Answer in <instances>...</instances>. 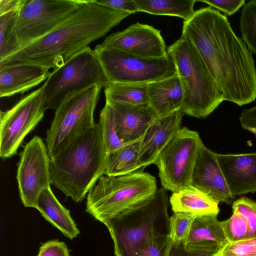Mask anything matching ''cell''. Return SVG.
<instances>
[{"mask_svg": "<svg viewBox=\"0 0 256 256\" xmlns=\"http://www.w3.org/2000/svg\"><path fill=\"white\" fill-rule=\"evenodd\" d=\"M182 35L196 50L222 92L239 106L256 99V68L252 52L234 32L227 18L210 6L184 21Z\"/></svg>", "mask_w": 256, "mask_h": 256, "instance_id": "cell-1", "label": "cell"}, {"mask_svg": "<svg viewBox=\"0 0 256 256\" xmlns=\"http://www.w3.org/2000/svg\"><path fill=\"white\" fill-rule=\"evenodd\" d=\"M130 14L86 0L52 32L0 60V67L32 64L54 69L106 34Z\"/></svg>", "mask_w": 256, "mask_h": 256, "instance_id": "cell-2", "label": "cell"}, {"mask_svg": "<svg viewBox=\"0 0 256 256\" xmlns=\"http://www.w3.org/2000/svg\"><path fill=\"white\" fill-rule=\"evenodd\" d=\"M106 158L100 127L96 124L50 160L52 184L74 202H81L105 174Z\"/></svg>", "mask_w": 256, "mask_h": 256, "instance_id": "cell-3", "label": "cell"}, {"mask_svg": "<svg viewBox=\"0 0 256 256\" xmlns=\"http://www.w3.org/2000/svg\"><path fill=\"white\" fill-rule=\"evenodd\" d=\"M184 90L180 110L183 114L204 118L224 100V94L204 62L184 36L167 48Z\"/></svg>", "mask_w": 256, "mask_h": 256, "instance_id": "cell-4", "label": "cell"}, {"mask_svg": "<svg viewBox=\"0 0 256 256\" xmlns=\"http://www.w3.org/2000/svg\"><path fill=\"white\" fill-rule=\"evenodd\" d=\"M168 200L166 190L161 188L104 224L113 240L116 256H135L139 248L154 233L169 234Z\"/></svg>", "mask_w": 256, "mask_h": 256, "instance_id": "cell-5", "label": "cell"}, {"mask_svg": "<svg viewBox=\"0 0 256 256\" xmlns=\"http://www.w3.org/2000/svg\"><path fill=\"white\" fill-rule=\"evenodd\" d=\"M157 190L155 178L142 170L118 176L103 175L87 194L86 212L105 224Z\"/></svg>", "mask_w": 256, "mask_h": 256, "instance_id": "cell-6", "label": "cell"}, {"mask_svg": "<svg viewBox=\"0 0 256 256\" xmlns=\"http://www.w3.org/2000/svg\"><path fill=\"white\" fill-rule=\"evenodd\" d=\"M110 84L96 56L90 46L54 69L42 86L46 110H56L65 98L96 85L106 88Z\"/></svg>", "mask_w": 256, "mask_h": 256, "instance_id": "cell-7", "label": "cell"}, {"mask_svg": "<svg viewBox=\"0 0 256 256\" xmlns=\"http://www.w3.org/2000/svg\"><path fill=\"white\" fill-rule=\"evenodd\" d=\"M102 88L94 85L68 96L56 110L46 133V147L51 160L84 131L96 124L94 114Z\"/></svg>", "mask_w": 256, "mask_h": 256, "instance_id": "cell-8", "label": "cell"}, {"mask_svg": "<svg viewBox=\"0 0 256 256\" xmlns=\"http://www.w3.org/2000/svg\"><path fill=\"white\" fill-rule=\"evenodd\" d=\"M94 51L110 83L148 84L178 74L169 56L149 58L114 48H95Z\"/></svg>", "mask_w": 256, "mask_h": 256, "instance_id": "cell-9", "label": "cell"}, {"mask_svg": "<svg viewBox=\"0 0 256 256\" xmlns=\"http://www.w3.org/2000/svg\"><path fill=\"white\" fill-rule=\"evenodd\" d=\"M202 142L198 132L181 128L159 154L155 164L162 187L172 192L191 184Z\"/></svg>", "mask_w": 256, "mask_h": 256, "instance_id": "cell-10", "label": "cell"}, {"mask_svg": "<svg viewBox=\"0 0 256 256\" xmlns=\"http://www.w3.org/2000/svg\"><path fill=\"white\" fill-rule=\"evenodd\" d=\"M86 1L25 0L17 20L18 36L22 48L50 33Z\"/></svg>", "mask_w": 256, "mask_h": 256, "instance_id": "cell-11", "label": "cell"}, {"mask_svg": "<svg viewBox=\"0 0 256 256\" xmlns=\"http://www.w3.org/2000/svg\"><path fill=\"white\" fill-rule=\"evenodd\" d=\"M46 110L42 88L22 98L12 108L0 114V156L14 155L25 136L42 120Z\"/></svg>", "mask_w": 256, "mask_h": 256, "instance_id": "cell-12", "label": "cell"}, {"mask_svg": "<svg viewBox=\"0 0 256 256\" xmlns=\"http://www.w3.org/2000/svg\"><path fill=\"white\" fill-rule=\"evenodd\" d=\"M50 160L46 146L38 136L26 144L21 152L16 179L20 196L24 206L38 209L41 192L52 184Z\"/></svg>", "mask_w": 256, "mask_h": 256, "instance_id": "cell-13", "label": "cell"}, {"mask_svg": "<svg viewBox=\"0 0 256 256\" xmlns=\"http://www.w3.org/2000/svg\"><path fill=\"white\" fill-rule=\"evenodd\" d=\"M96 48H114L149 58L168 56L160 31L151 26L136 22L126 29L112 33Z\"/></svg>", "mask_w": 256, "mask_h": 256, "instance_id": "cell-14", "label": "cell"}, {"mask_svg": "<svg viewBox=\"0 0 256 256\" xmlns=\"http://www.w3.org/2000/svg\"><path fill=\"white\" fill-rule=\"evenodd\" d=\"M191 184L217 202L230 204L234 196L232 194L219 165L217 154L203 144L200 146Z\"/></svg>", "mask_w": 256, "mask_h": 256, "instance_id": "cell-15", "label": "cell"}, {"mask_svg": "<svg viewBox=\"0 0 256 256\" xmlns=\"http://www.w3.org/2000/svg\"><path fill=\"white\" fill-rule=\"evenodd\" d=\"M217 158L232 196L256 192V153L217 154Z\"/></svg>", "mask_w": 256, "mask_h": 256, "instance_id": "cell-16", "label": "cell"}, {"mask_svg": "<svg viewBox=\"0 0 256 256\" xmlns=\"http://www.w3.org/2000/svg\"><path fill=\"white\" fill-rule=\"evenodd\" d=\"M183 114L180 110L156 118L146 130L141 140L138 156L140 169L155 164L164 148L180 128Z\"/></svg>", "mask_w": 256, "mask_h": 256, "instance_id": "cell-17", "label": "cell"}, {"mask_svg": "<svg viewBox=\"0 0 256 256\" xmlns=\"http://www.w3.org/2000/svg\"><path fill=\"white\" fill-rule=\"evenodd\" d=\"M106 102L112 107L116 134L124 144L142 140L149 126L158 118L149 106Z\"/></svg>", "mask_w": 256, "mask_h": 256, "instance_id": "cell-18", "label": "cell"}, {"mask_svg": "<svg viewBox=\"0 0 256 256\" xmlns=\"http://www.w3.org/2000/svg\"><path fill=\"white\" fill-rule=\"evenodd\" d=\"M50 68L32 64L0 67V97L23 94L46 80Z\"/></svg>", "mask_w": 256, "mask_h": 256, "instance_id": "cell-19", "label": "cell"}, {"mask_svg": "<svg viewBox=\"0 0 256 256\" xmlns=\"http://www.w3.org/2000/svg\"><path fill=\"white\" fill-rule=\"evenodd\" d=\"M218 214L196 217L184 248L190 252L215 254L227 242Z\"/></svg>", "mask_w": 256, "mask_h": 256, "instance_id": "cell-20", "label": "cell"}, {"mask_svg": "<svg viewBox=\"0 0 256 256\" xmlns=\"http://www.w3.org/2000/svg\"><path fill=\"white\" fill-rule=\"evenodd\" d=\"M148 106L158 118L166 116L180 110L184 100V90L176 75L148 84Z\"/></svg>", "mask_w": 256, "mask_h": 256, "instance_id": "cell-21", "label": "cell"}, {"mask_svg": "<svg viewBox=\"0 0 256 256\" xmlns=\"http://www.w3.org/2000/svg\"><path fill=\"white\" fill-rule=\"evenodd\" d=\"M174 212L192 214L196 216L218 214V202L192 184L172 192L170 198Z\"/></svg>", "mask_w": 256, "mask_h": 256, "instance_id": "cell-22", "label": "cell"}, {"mask_svg": "<svg viewBox=\"0 0 256 256\" xmlns=\"http://www.w3.org/2000/svg\"><path fill=\"white\" fill-rule=\"evenodd\" d=\"M37 210L47 221L67 238L72 240L80 234L70 210L58 200L50 186L41 192L38 201Z\"/></svg>", "mask_w": 256, "mask_h": 256, "instance_id": "cell-23", "label": "cell"}, {"mask_svg": "<svg viewBox=\"0 0 256 256\" xmlns=\"http://www.w3.org/2000/svg\"><path fill=\"white\" fill-rule=\"evenodd\" d=\"M141 140L124 144L108 154L104 175L122 176L140 170L138 156Z\"/></svg>", "mask_w": 256, "mask_h": 256, "instance_id": "cell-24", "label": "cell"}, {"mask_svg": "<svg viewBox=\"0 0 256 256\" xmlns=\"http://www.w3.org/2000/svg\"><path fill=\"white\" fill-rule=\"evenodd\" d=\"M138 12L180 17L184 21L194 14V0H134Z\"/></svg>", "mask_w": 256, "mask_h": 256, "instance_id": "cell-25", "label": "cell"}, {"mask_svg": "<svg viewBox=\"0 0 256 256\" xmlns=\"http://www.w3.org/2000/svg\"><path fill=\"white\" fill-rule=\"evenodd\" d=\"M106 101L148 106V84L110 83L105 88Z\"/></svg>", "mask_w": 256, "mask_h": 256, "instance_id": "cell-26", "label": "cell"}, {"mask_svg": "<svg viewBox=\"0 0 256 256\" xmlns=\"http://www.w3.org/2000/svg\"><path fill=\"white\" fill-rule=\"evenodd\" d=\"M18 11L0 15V60L22 48L17 32Z\"/></svg>", "mask_w": 256, "mask_h": 256, "instance_id": "cell-27", "label": "cell"}, {"mask_svg": "<svg viewBox=\"0 0 256 256\" xmlns=\"http://www.w3.org/2000/svg\"><path fill=\"white\" fill-rule=\"evenodd\" d=\"M98 124L107 154L124 144L117 136L112 110L108 102H106L100 112Z\"/></svg>", "mask_w": 256, "mask_h": 256, "instance_id": "cell-28", "label": "cell"}, {"mask_svg": "<svg viewBox=\"0 0 256 256\" xmlns=\"http://www.w3.org/2000/svg\"><path fill=\"white\" fill-rule=\"evenodd\" d=\"M240 24L242 40L256 55V0H251L244 6Z\"/></svg>", "mask_w": 256, "mask_h": 256, "instance_id": "cell-29", "label": "cell"}, {"mask_svg": "<svg viewBox=\"0 0 256 256\" xmlns=\"http://www.w3.org/2000/svg\"><path fill=\"white\" fill-rule=\"evenodd\" d=\"M172 244L169 234L156 232L146 239L135 256H169Z\"/></svg>", "mask_w": 256, "mask_h": 256, "instance_id": "cell-30", "label": "cell"}, {"mask_svg": "<svg viewBox=\"0 0 256 256\" xmlns=\"http://www.w3.org/2000/svg\"><path fill=\"white\" fill-rule=\"evenodd\" d=\"M196 216L188 212H174L170 218L169 232L173 244L186 243Z\"/></svg>", "mask_w": 256, "mask_h": 256, "instance_id": "cell-31", "label": "cell"}, {"mask_svg": "<svg viewBox=\"0 0 256 256\" xmlns=\"http://www.w3.org/2000/svg\"><path fill=\"white\" fill-rule=\"evenodd\" d=\"M232 212L229 218L221 222L226 240L235 242L248 239V228L245 217L236 210Z\"/></svg>", "mask_w": 256, "mask_h": 256, "instance_id": "cell-32", "label": "cell"}, {"mask_svg": "<svg viewBox=\"0 0 256 256\" xmlns=\"http://www.w3.org/2000/svg\"><path fill=\"white\" fill-rule=\"evenodd\" d=\"M212 256H256V238L227 242Z\"/></svg>", "mask_w": 256, "mask_h": 256, "instance_id": "cell-33", "label": "cell"}, {"mask_svg": "<svg viewBox=\"0 0 256 256\" xmlns=\"http://www.w3.org/2000/svg\"><path fill=\"white\" fill-rule=\"evenodd\" d=\"M232 208L245 217L248 228V238H256V202L242 197L233 202Z\"/></svg>", "mask_w": 256, "mask_h": 256, "instance_id": "cell-34", "label": "cell"}, {"mask_svg": "<svg viewBox=\"0 0 256 256\" xmlns=\"http://www.w3.org/2000/svg\"><path fill=\"white\" fill-rule=\"evenodd\" d=\"M37 256H70V254L64 242L50 240L41 244Z\"/></svg>", "mask_w": 256, "mask_h": 256, "instance_id": "cell-35", "label": "cell"}, {"mask_svg": "<svg viewBox=\"0 0 256 256\" xmlns=\"http://www.w3.org/2000/svg\"><path fill=\"white\" fill-rule=\"evenodd\" d=\"M210 6L216 8L226 15L230 16L245 4L244 0H200Z\"/></svg>", "mask_w": 256, "mask_h": 256, "instance_id": "cell-36", "label": "cell"}, {"mask_svg": "<svg viewBox=\"0 0 256 256\" xmlns=\"http://www.w3.org/2000/svg\"><path fill=\"white\" fill-rule=\"evenodd\" d=\"M94 1L114 10L124 11L130 14L138 12L134 0H94Z\"/></svg>", "mask_w": 256, "mask_h": 256, "instance_id": "cell-37", "label": "cell"}, {"mask_svg": "<svg viewBox=\"0 0 256 256\" xmlns=\"http://www.w3.org/2000/svg\"><path fill=\"white\" fill-rule=\"evenodd\" d=\"M242 128L248 130H256V106L249 109H244L240 117Z\"/></svg>", "mask_w": 256, "mask_h": 256, "instance_id": "cell-38", "label": "cell"}, {"mask_svg": "<svg viewBox=\"0 0 256 256\" xmlns=\"http://www.w3.org/2000/svg\"><path fill=\"white\" fill-rule=\"evenodd\" d=\"M214 254L208 252H190L186 250L182 244H173L169 256H212Z\"/></svg>", "mask_w": 256, "mask_h": 256, "instance_id": "cell-39", "label": "cell"}, {"mask_svg": "<svg viewBox=\"0 0 256 256\" xmlns=\"http://www.w3.org/2000/svg\"><path fill=\"white\" fill-rule=\"evenodd\" d=\"M25 0H0V15L20 10Z\"/></svg>", "mask_w": 256, "mask_h": 256, "instance_id": "cell-40", "label": "cell"}, {"mask_svg": "<svg viewBox=\"0 0 256 256\" xmlns=\"http://www.w3.org/2000/svg\"><path fill=\"white\" fill-rule=\"evenodd\" d=\"M252 132L254 133L255 136H256V130H250Z\"/></svg>", "mask_w": 256, "mask_h": 256, "instance_id": "cell-41", "label": "cell"}]
</instances>
